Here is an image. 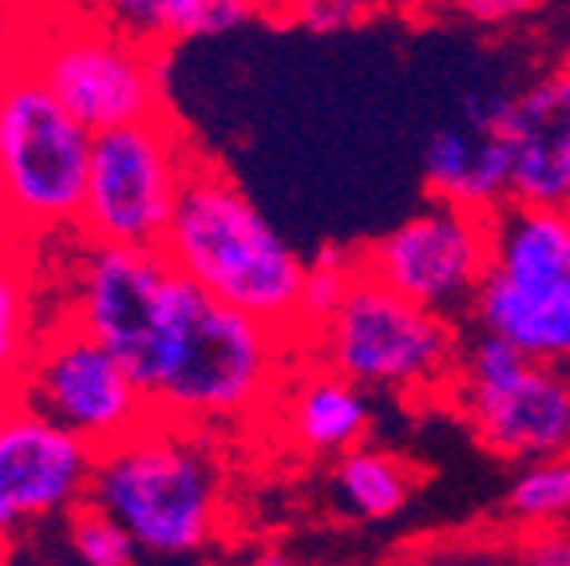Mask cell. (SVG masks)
Returning a JSON list of instances; mask_svg holds the SVG:
<instances>
[{"mask_svg": "<svg viewBox=\"0 0 570 566\" xmlns=\"http://www.w3.org/2000/svg\"><path fill=\"white\" fill-rule=\"evenodd\" d=\"M4 238H9V231H4V214H0V246H4Z\"/></svg>", "mask_w": 570, "mask_h": 566, "instance_id": "obj_30", "label": "cell"}, {"mask_svg": "<svg viewBox=\"0 0 570 566\" xmlns=\"http://www.w3.org/2000/svg\"><path fill=\"white\" fill-rule=\"evenodd\" d=\"M527 566H570V527H547L523 550Z\"/></svg>", "mask_w": 570, "mask_h": 566, "instance_id": "obj_24", "label": "cell"}, {"mask_svg": "<svg viewBox=\"0 0 570 566\" xmlns=\"http://www.w3.org/2000/svg\"><path fill=\"white\" fill-rule=\"evenodd\" d=\"M91 135L17 60L0 68V214L9 238L76 226Z\"/></svg>", "mask_w": 570, "mask_h": 566, "instance_id": "obj_4", "label": "cell"}, {"mask_svg": "<svg viewBox=\"0 0 570 566\" xmlns=\"http://www.w3.org/2000/svg\"><path fill=\"white\" fill-rule=\"evenodd\" d=\"M36 349L28 274L12 254H0V384H17Z\"/></svg>", "mask_w": 570, "mask_h": 566, "instance_id": "obj_19", "label": "cell"}, {"mask_svg": "<svg viewBox=\"0 0 570 566\" xmlns=\"http://www.w3.org/2000/svg\"><path fill=\"white\" fill-rule=\"evenodd\" d=\"M448 397L499 460L539 463L570 451L567 369L531 364L499 336L480 329L463 336Z\"/></svg>", "mask_w": 570, "mask_h": 566, "instance_id": "obj_8", "label": "cell"}, {"mask_svg": "<svg viewBox=\"0 0 570 566\" xmlns=\"http://www.w3.org/2000/svg\"><path fill=\"white\" fill-rule=\"evenodd\" d=\"M488 274L523 293L570 290V214L508 203L488 214Z\"/></svg>", "mask_w": 570, "mask_h": 566, "instance_id": "obj_14", "label": "cell"}, {"mask_svg": "<svg viewBox=\"0 0 570 566\" xmlns=\"http://www.w3.org/2000/svg\"><path fill=\"white\" fill-rule=\"evenodd\" d=\"M531 4H508V0H499V4H463V12L475 20H508L515 12H527Z\"/></svg>", "mask_w": 570, "mask_h": 566, "instance_id": "obj_25", "label": "cell"}, {"mask_svg": "<svg viewBox=\"0 0 570 566\" xmlns=\"http://www.w3.org/2000/svg\"><path fill=\"white\" fill-rule=\"evenodd\" d=\"M508 515L523 527H559L570 519V451L519 471L508 491Z\"/></svg>", "mask_w": 570, "mask_h": 566, "instance_id": "obj_17", "label": "cell"}, {"mask_svg": "<svg viewBox=\"0 0 570 566\" xmlns=\"http://www.w3.org/2000/svg\"><path fill=\"white\" fill-rule=\"evenodd\" d=\"M488 214L432 203L396 231L356 250V274L436 318L472 321L475 293L488 277Z\"/></svg>", "mask_w": 570, "mask_h": 566, "instance_id": "obj_11", "label": "cell"}, {"mask_svg": "<svg viewBox=\"0 0 570 566\" xmlns=\"http://www.w3.org/2000/svg\"><path fill=\"white\" fill-rule=\"evenodd\" d=\"M262 9L242 0H155L159 40H203L249 25Z\"/></svg>", "mask_w": 570, "mask_h": 566, "instance_id": "obj_20", "label": "cell"}, {"mask_svg": "<svg viewBox=\"0 0 570 566\" xmlns=\"http://www.w3.org/2000/svg\"><path fill=\"white\" fill-rule=\"evenodd\" d=\"M330 491L333 504L345 515H353V519H389L412 499L416 471L401 456L361 443V448L333 460Z\"/></svg>", "mask_w": 570, "mask_h": 566, "instance_id": "obj_16", "label": "cell"}, {"mask_svg": "<svg viewBox=\"0 0 570 566\" xmlns=\"http://www.w3.org/2000/svg\"><path fill=\"white\" fill-rule=\"evenodd\" d=\"M285 17L294 25L309 28V32H345L356 20L365 17L361 4H345V0H317V4H297V9H285Z\"/></svg>", "mask_w": 570, "mask_h": 566, "instance_id": "obj_23", "label": "cell"}, {"mask_svg": "<svg viewBox=\"0 0 570 566\" xmlns=\"http://www.w3.org/2000/svg\"><path fill=\"white\" fill-rule=\"evenodd\" d=\"M68 543L80 558V566H135L139 563V547L131 543V535L119 527L111 515H104L99 507L83 504L63 519Z\"/></svg>", "mask_w": 570, "mask_h": 566, "instance_id": "obj_21", "label": "cell"}, {"mask_svg": "<svg viewBox=\"0 0 570 566\" xmlns=\"http://www.w3.org/2000/svg\"><path fill=\"white\" fill-rule=\"evenodd\" d=\"M88 504L151 555H195L218 535L223 471L195 428L151 417L96 451Z\"/></svg>", "mask_w": 570, "mask_h": 566, "instance_id": "obj_2", "label": "cell"}, {"mask_svg": "<svg viewBox=\"0 0 570 566\" xmlns=\"http://www.w3.org/2000/svg\"><path fill=\"white\" fill-rule=\"evenodd\" d=\"M309 341L325 369L361 392L452 389L460 364V325L396 297L365 274L353 277L341 310Z\"/></svg>", "mask_w": 570, "mask_h": 566, "instance_id": "obj_5", "label": "cell"}, {"mask_svg": "<svg viewBox=\"0 0 570 566\" xmlns=\"http://www.w3.org/2000/svg\"><path fill=\"white\" fill-rule=\"evenodd\" d=\"M246 566H297L294 558L285 555V550H274V547H266V550H258V555L249 558Z\"/></svg>", "mask_w": 570, "mask_h": 566, "instance_id": "obj_27", "label": "cell"}, {"mask_svg": "<svg viewBox=\"0 0 570 566\" xmlns=\"http://www.w3.org/2000/svg\"><path fill=\"white\" fill-rule=\"evenodd\" d=\"M9 539H12L9 531H0V566L9 563Z\"/></svg>", "mask_w": 570, "mask_h": 566, "instance_id": "obj_29", "label": "cell"}, {"mask_svg": "<svg viewBox=\"0 0 570 566\" xmlns=\"http://www.w3.org/2000/svg\"><path fill=\"white\" fill-rule=\"evenodd\" d=\"M20 412L63 428L104 451L151 420V408L119 361L76 321H60L36 341L17 381Z\"/></svg>", "mask_w": 570, "mask_h": 566, "instance_id": "obj_10", "label": "cell"}, {"mask_svg": "<svg viewBox=\"0 0 570 566\" xmlns=\"http://www.w3.org/2000/svg\"><path fill=\"white\" fill-rule=\"evenodd\" d=\"M285 341L289 336L226 310L187 282L167 364L147 397L151 417L183 428L246 417L274 392Z\"/></svg>", "mask_w": 570, "mask_h": 566, "instance_id": "obj_3", "label": "cell"}, {"mask_svg": "<svg viewBox=\"0 0 570 566\" xmlns=\"http://www.w3.org/2000/svg\"><path fill=\"white\" fill-rule=\"evenodd\" d=\"M480 139L483 135L468 131L463 124H444L424 143V178L436 203H448L455 195V186L468 178L475 155H480Z\"/></svg>", "mask_w": 570, "mask_h": 566, "instance_id": "obj_22", "label": "cell"}, {"mask_svg": "<svg viewBox=\"0 0 570 566\" xmlns=\"http://www.w3.org/2000/svg\"><path fill=\"white\" fill-rule=\"evenodd\" d=\"M353 277H356V250L325 242L317 250V257L305 266L302 297H297V336H313L341 310Z\"/></svg>", "mask_w": 570, "mask_h": 566, "instance_id": "obj_18", "label": "cell"}, {"mask_svg": "<svg viewBox=\"0 0 570 566\" xmlns=\"http://www.w3.org/2000/svg\"><path fill=\"white\" fill-rule=\"evenodd\" d=\"M163 257L218 305L297 336L305 262L214 163L195 159L190 167Z\"/></svg>", "mask_w": 570, "mask_h": 566, "instance_id": "obj_1", "label": "cell"}, {"mask_svg": "<svg viewBox=\"0 0 570 566\" xmlns=\"http://www.w3.org/2000/svg\"><path fill=\"white\" fill-rule=\"evenodd\" d=\"M499 139L511 150V203L570 214V64L511 96Z\"/></svg>", "mask_w": 570, "mask_h": 566, "instance_id": "obj_13", "label": "cell"}, {"mask_svg": "<svg viewBox=\"0 0 570 566\" xmlns=\"http://www.w3.org/2000/svg\"><path fill=\"white\" fill-rule=\"evenodd\" d=\"M567 377H570V369H567Z\"/></svg>", "mask_w": 570, "mask_h": 566, "instance_id": "obj_31", "label": "cell"}, {"mask_svg": "<svg viewBox=\"0 0 570 566\" xmlns=\"http://www.w3.org/2000/svg\"><path fill=\"white\" fill-rule=\"evenodd\" d=\"M183 285L187 277L175 274L163 250L91 246L76 270L68 321L116 357L142 400L155 392L167 364Z\"/></svg>", "mask_w": 570, "mask_h": 566, "instance_id": "obj_9", "label": "cell"}, {"mask_svg": "<svg viewBox=\"0 0 570 566\" xmlns=\"http://www.w3.org/2000/svg\"><path fill=\"white\" fill-rule=\"evenodd\" d=\"M195 159L183 127L167 111L91 135L88 186L76 222L88 246L163 250Z\"/></svg>", "mask_w": 570, "mask_h": 566, "instance_id": "obj_6", "label": "cell"}, {"mask_svg": "<svg viewBox=\"0 0 570 566\" xmlns=\"http://www.w3.org/2000/svg\"><path fill=\"white\" fill-rule=\"evenodd\" d=\"M20 412V400H17V384H0V432L12 424V417Z\"/></svg>", "mask_w": 570, "mask_h": 566, "instance_id": "obj_26", "label": "cell"}, {"mask_svg": "<svg viewBox=\"0 0 570 566\" xmlns=\"http://www.w3.org/2000/svg\"><path fill=\"white\" fill-rule=\"evenodd\" d=\"M96 448L63 428L17 412L0 432V531L20 535L48 519H68L88 504Z\"/></svg>", "mask_w": 570, "mask_h": 566, "instance_id": "obj_12", "label": "cell"}, {"mask_svg": "<svg viewBox=\"0 0 570 566\" xmlns=\"http://www.w3.org/2000/svg\"><path fill=\"white\" fill-rule=\"evenodd\" d=\"M384 566H436L432 558H424V555H396V558H389Z\"/></svg>", "mask_w": 570, "mask_h": 566, "instance_id": "obj_28", "label": "cell"}, {"mask_svg": "<svg viewBox=\"0 0 570 566\" xmlns=\"http://www.w3.org/2000/svg\"><path fill=\"white\" fill-rule=\"evenodd\" d=\"M285 424L289 440L309 456H345L361 448L373 424L368 397L356 384L341 381L337 372L321 369L309 372L285 404Z\"/></svg>", "mask_w": 570, "mask_h": 566, "instance_id": "obj_15", "label": "cell"}, {"mask_svg": "<svg viewBox=\"0 0 570 566\" xmlns=\"http://www.w3.org/2000/svg\"><path fill=\"white\" fill-rule=\"evenodd\" d=\"M17 64L32 71L88 135L119 131L167 111L155 48L135 45L104 12L96 20L48 25L28 40Z\"/></svg>", "mask_w": 570, "mask_h": 566, "instance_id": "obj_7", "label": "cell"}]
</instances>
